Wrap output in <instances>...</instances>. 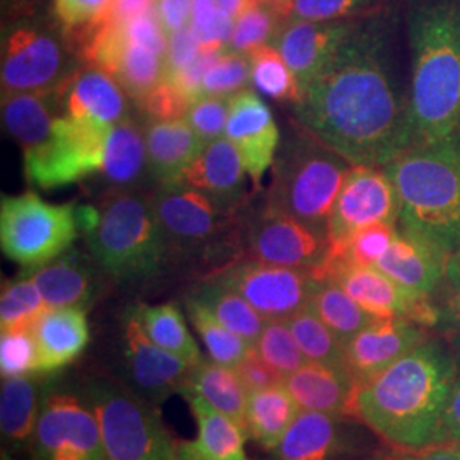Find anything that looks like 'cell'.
Masks as SVG:
<instances>
[{"label":"cell","mask_w":460,"mask_h":460,"mask_svg":"<svg viewBox=\"0 0 460 460\" xmlns=\"http://www.w3.org/2000/svg\"><path fill=\"white\" fill-rule=\"evenodd\" d=\"M294 111L298 127L349 164L384 167L411 147L410 89L395 68L389 21L355 22Z\"/></svg>","instance_id":"obj_1"},{"label":"cell","mask_w":460,"mask_h":460,"mask_svg":"<svg viewBox=\"0 0 460 460\" xmlns=\"http://www.w3.org/2000/svg\"><path fill=\"white\" fill-rule=\"evenodd\" d=\"M456 376L457 363L450 346L428 340L357 389L353 416L394 447L427 450L435 440Z\"/></svg>","instance_id":"obj_2"},{"label":"cell","mask_w":460,"mask_h":460,"mask_svg":"<svg viewBox=\"0 0 460 460\" xmlns=\"http://www.w3.org/2000/svg\"><path fill=\"white\" fill-rule=\"evenodd\" d=\"M411 147L460 128V5L425 0L410 13Z\"/></svg>","instance_id":"obj_3"},{"label":"cell","mask_w":460,"mask_h":460,"mask_svg":"<svg viewBox=\"0 0 460 460\" xmlns=\"http://www.w3.org/2000/svg\"><path fill=\"white\" fill-rule=\"evenodd\" d=\"M384 169L401 199L399 226L450 254L460 251V128L437 142L406 148Z\"/></svg>","instance_id":"obj_4"},{"label":"cell","mask_w":460,"mask_h":460,"mask_svg":"<svg viewBox=\"0 0 460 460\" xmlns=\"http://www.w3.org/2000/svg\"><path fill=\"white\" fill-rule=\"evenodd\" d=\"M96 263L116 279H146L157 275L167 256L169 241L150 197L116 191L101 208H77Z\"/></svg>","instance_id":"obj_5"},{"label":"cell","mask_w":460,"mask_h":460,"mask_svg":"<svg viewBox=\"0 0 460 460\" xmlns=\"http://www.w3.org/2000/svg\"><path fill=\"white\" fill-rule=\"evenodd\" d=\"M351 165L302 127L290 130L271 167L266 205L328 230L329 215Z\"/></svg>","instance_id":"obj_6"},{"label":"cell","mask_w":460,"mask_h":460,"mask_svg":"<svg viewBox=\"0 0 460 460\" xmlns=\"http://www.w3.org/2000/svg\"><path fill=\"white\" fill-rule=\"evenodd\" d=\"M85 401L96 414L108 460H180L178 442L144 399L108 380H93Z\"/></svg>","instance_id":"obj_7"},{"label":"cell","mask_w":460,"mask_h":460,"mask_svg":"<svg viewBox=\"0 0 460 460\" xmlns=\"http://www.w3.org/2000/svg\"><path fill=\"white\" fill-rule=\"evenodd\" d=\"M77 207L53 205L36 193L2 197L0 246L14 263L34 270L57 260L79 234Z\"/></svg>","instance_id":"obj_8"},{"label":"cell","mask_w":460,"mask_h":460,"mask_svg":"<svg viewBox=\"0 0 460 460\" xmlns=\"http://www.w3.org/2000/svg\"><path fill=\"white\" fill-rule=\"evenodd\" d=\"M60 40L33 21H21L2 36V94L57 91L74 75Z\"/></svg>","instance_id":"obj_9"},{"label":"cell","mask_w":460,"mask_h":460,"mask_svg":"<svg viewBox=\"0 0 460 460\" xmlns=\"http://www.w3.org/2000/svg\"><path fill=\"white\" fill-rule=\"evenodd\" d=\"M110 132L75 123L64 113L43 146L24 152L26 180L36 188L55 190L101 174Z\"/></svg>","instance_id":"obj_10"},{"label":"cell","mask_w":460,"mask_h":460,"mask_svg":"<svg viewBox=\"0 0 460 460\" xmlns=\"http://www.w3.org/2000/svg\"><path fill=\"white\" fill-rule=\"evenodd\" d=\"M154 210L169 241V247L184 252H212L226 246L232 232V212L212 198L182 184H157L150 195Z\"/></svg>","instance_id":"obj_11"},{"label":"cell","mask_w":460,"mask_h":460,"mask_svg":"<svg viewBox=\"0 0 460 460\" xmlns=\"http://www.w3.org/2000/svg\"><path fill=\"white\" fill-rule=\"evenodd\" d=\"M212 279L244 296L266 321H287L309 305L319 281L309 270L261 263L252 258L232 261Z\"/></svg>","instance_id":"obj_12"},{"label":"cell","mask_w":460,"mask_h":460,"mask_svg":"<svg viewBox=\"0 0 460 460\" xmlns=\"http://www.w3.org/2000/svg\"><path fill=\"white\" fill-rule=\"evenodd\" d=\"M31 445L34 460H108L96 414L62 391H47Z\"/></svg>","instance_id":"obj_13"},{"label":"cell","mask_w":460,"mask_h":460,"mask_svg":"<svg viewBox=\"0 0 460 460\" xmlns=\"http://www.w3.org/2000/svg\"><path fill=\"white\" fill-rule=\"evenodd\" d=\"M244 243L247 258L309 271L323 264L329 251L328 230L317 229L266 203L263 210L247 222Z\"/></svg>","instance_id":"obj_14"},{"label":"cell","mask_w":460,"mask_h":460,"mask_svg":"<svg viewBox=\"0 0 460 460\" xmlns=\"http://www.w3.org/2000/svg\"><path fill=\"white\" fill-rule=\"evenodd\" d=\"M401 199L387 171L378 165H351L329 215V247H340L374 224H399Z\"/></svg>","instance_id":"obj_15"},{"label":"cell","mask_w":460,"mask_h":460,"mask_svg":"<svg viewBox=\"0 0 460 460\" xmlns=\"http://www.w3.org/2000/svg\"><path fill=\"white\" fill-rule=\"evenodd\" d=\"M193 365L155 345L132 309L127 313L123 321V368L133 394L148 404H161L169 395L181 393Z\"/></svg>","instance_id":"obj_16"},{"label":"cell","mask_w":460,"mask_h":460,"mask_svg":"<svg viewBox=\"0 0 460 460\" xmlns=\"http://www.w3.org/2000/svg\"><path fill=\"white\" fill-rule=\"evenodd\" d=\"M328 279L340 283L348 296L377 319L404 317L423 328L442 324V311L435 296L408 292L376 266H338Z\"/></svg>","instance_id":"obj_17"},{"label":"cell","mask_w":460,"mask_h":460,"mask_svg":"<svg viewBox=\"0 0 460 460\" xmlns=\"http://www.w3.org/2000/svg\"><path fill=\"white\" fill-rule=\"evenodd\" d=\"M427 341V329L410 319H376L346 343V370L358 389Z\"/></svg>","instance_id":"obj_18"},{"label":"cell","mask_w":460,"mask_h":460,"mask_svg":"<svg viewBox=\"0 0 460 460\" xmlns=\"http://www.w3.org/2000/svg\"><path fill=\"white\" fill-rule=\"evenodd\" d=\"M226 137L237 148L249 180L260 190L277 159L279 130L271 110L254 91L246 89L230 98Z\"/></svg>","instance_id":"obj_19"},{"label":"cell","mask_w":460,"mask_h":460,"mask_svg":"<svg viewBox=\"0 0 460 460\" xmlns=\"http://www.w3.org/2000/svg\"><path fill=\"white\" fill-rule=\"evenodd\" d=\"M353 28L355 21L287 19L271 45L281 53L304 89L328 66Z\"/></svg>","instance_id":"obj_20"},{"label":"cell","mask_w":460,"mask_h":460,"mask_svg":"<svg viewBox=\"0 0 460 460\" xmlns=\"http://www.w3.org/2000/svg\"><path fill=\"white\" fill-rule=\"evenodd\" d=\"M448 258L444 247L397 224L394 241L376 268L408 292L435 296L444 283Z\"/></svg>","instance_id":"obj_21"},{"label":"cell","mask_w":460,"mask_h":460,"mask_svg":"<svg viewBox=\"0 0 460 460\" xmlns=\"http://www.w3.org/2000/svg\"><path fill=\"white\" fill-rule=\"evenodd\" d=\"M66 115L85 127L110 132L130 116L128 94L113 75L89 66L64 85Z\"/></svg>","instance_id":"obj_22"},{"label":"cell","mask_w":460,"mask_h":460,"mask_svg":"<svg viewBox=\"0 0 460 460\" xmlns=\"http://www.w3.org/2000/svg\"><path fill=\"white\" fill-rule=\"evenodd\" d=\"M182 184L212 198L227 212H237L246 193V169L227 137L210 142L182 174Z\"/></svg>","instance_id":"obj_23"},{"label":"cell","mask_w":460,"mask_h":460,"mask_svg":"<svg viewBox=\"0 0 460 460\" xmlns=\"http://www.w3.org/2000/svg\"><path fill=\"white\" fill-rule=\"evenodd\" d=\"M300 411L353 416L357 384L343 367L305 362L283 380Z\"/></svg>","instance_id":"obj_24"},{"label":"cell","mask_w":460,"mask_h":460,"mask_svg":"<svg viewBox=\"0 0 460 460\" xmlns=\"http://www.w3.org/2000/svg\"><path fill=\"white\" fill-rule=\"evenodd\" d=\"M40 374H51L75 362L89 345V321L83 307L47 309L34 323Z\"/></svg>","instance_id":"obj_25"},{"label":"cell","mask_w":460,"mask_h":460,"mask_svg":"<svg viewBox=\"0 0 460 460\" xmlns=\"http://www.w3.org/2000/svg\"><path fill=\"white\" fill-rule=\"evenodd\" d=\"M62 89L45 93L2 94V121L9 135L22 147V154L43 146L58 118L66 113Z\"/></svg>","instance_id":"obj_26"},{"label":"cell","mask_w":460,"mask_h":460,"mask_svg":"<svg viewBox=\"0 0 460 460\" xmlns=\"http://www.w3.org/2000/svg\"><path fill=\"white\" fill-rule=\"evenodd\" d=\"M144 133L148 174L157 184L181 181L184 171L205 146L184 118L148 119Z\"/></svg>","instance_id":"obj_27"},{"label":"cell","mask_w":460,"mask_h":460,"mask_svg":"<svg viewBox=\"0 0 460 460\" xmlns=\"http://www.w3.org/2000/svg\"><path fill=\"white\" fill-rule=\"evenodd\" d=\"M28 275L36 283L49 309H85L96 294L94 273L79 251H66L57 260L30 270Z\"/></svg>","instance_id":"obj_28"},{"label":"cell","mask_w":460,"mask_h":460,"mask_svg":"<svg viewBox=\"0 0 460 460\" xmlns=\"http://www.w3.org/2000/svg\"><path fill=\"white\" fill-rule=\"evenodd\" d=\"M45 394L40 374L2 378L0 429L9 444L22 447L33 442Z\"/></svg>","instance_id":"obj_29"},{"label":"cell","mask_w":460,"mask_h":460,"mask_svg":"<svg viewBox=\"0 0 460 460\" xmlns=\"http://www.w3.org/2000/svg\"><path fill=\"white\" fill-rule=\"evenodd\" d=\"M340 416L300 411L273 450L275 460H336L341 447Z\"/></svg>","instance_id":"obj_30"},{"label":"cell","mask_w":460,"mask_h":460,"mask_svg":"<svg viewBox=\"0 0 460 460\" xmlns=\"http://www.w3.org/2000/svg\"><path fill=\"white\" fill-rule=\"evenodd\" d=\"M181 394L201 397L215 410L226 412L244 427L249 391L239 377L235 367L217 363L212 358H201L193 365L184 380Z\"/></svg>","instance_id":"obj_31"},{"label":"cell","mask_w":460,"mask_h":460,"mask_svg":"<svg viewBox=\"0 0 460 460\" xmlns=\"http://www.w3.org/2000/svg\"><path fill=\"white\" fill-rule=\"evenodd\" d=\"M148 174L147 146L142 125L128 116L110 132L101 176L115 191H128Z\"/></svg>","instance_id":"obj_32"},{"label":"cell","mask_w":460,"mask_h":460,"mask_svg":"<svg viewBox=\"0 0 460 460\" xmlns=\"http://www.w3.org/2000/svg\"><path fill=\"white\" fill-rule=\"evenodd\" d=\"M298 412L300 408L283 384L249 393L244 416L247 438L273 452Z\"/></svg>","instance_id":"obj_33"},{"label":"cell","mask_w":460,"mask_h":460,"mask_svg":"<svg viewBox=\"0 0 460 460\" xmlns=\"http://www.w3.org/2000/svg\"><path fill=\"white\" fill-rule=\"evenodd\" d=\"M197 420L198 450L208 460H249L246 456L247 433L241 423L198 395L184 394Z\"/></svg>","instance_id":"obj_34"},{"label":"cell","mask_w":460,"mask_h":460,"mask_svg":"<svg viewBox=\"0 0 460 460\" xmlns=\"http://www.w3.org/2000/svg\"><path fill=\"white\" fill-rule=\"evenodd\" d=\"M106 72L115 77L130 98L140 101L164 81L165 57L135 43L125 31V38Z\"/></svg>","instance_id":"obj_35"},{"label":"cell","mask_w":460,"mask_h":460,"mask_svg":"<svg viewBox=\"0 0 460 460\" xmlns=\"http://www.w3.org/2000/svg\"><path fill=\"white\" fill-rule=\"evenodd\" d=\"M191 296L214 314L226 328L244 338L251 345L256 343L266 324V319L244 296L214 279L199 283Z\"/></svg>","instance_id":"obj_36"},{"label":"cell","mask_w":460,"mask_h":460,"mask_svg":"<svg viewBox=\"0 0 460 460\" xmlns=\"http://www.w3.org/2000/svg\"><path fill=\"white\" fill-rule=\"evenodd\" d=\"M132 311L155 345L188 362L197 363L203 358L197 341L184 321V315L176 304H138L132 307Z\"/></svg>","instance_id":"obj_37"},{"label":"cell","mask_w":460,"mask_h":460,"mask_svg":"<svg viewBox=\"0 0 460 460\" xmlns=\"http://www.w3.org/2000/svg\"><path fill=\"white\" fill-rule=\"evenodd\" d=\"M309 305L345 345L377 319L348 296L340 283L331 279L317 281Z\"/></svg>","instance_id":"obj_38"},{"label":"cell","mask_w":460,"mask_h":460,"mask_svg":"<svg viewBox=\"0 0 460 460\" xmlns=\"http://www.w3.org/2000/svg\"><path fill=\"white\" fill-rule=\"evenodd\" d=\"M287 19L288 5L281 0H251L234 22L226 51L249 55L263 45H271Z\"/></svg>","instance_id":"obj_39"},{"label":"cell","mask_w":460,"mask_h":460,"mask_svg":"<svg viewBox=\"0 0 460 460\" xmlns=\"http://www.w3.org/2000/svg\"><path fill=\"white\" fill-rule=\"evenodd\" d=\"M186 311L201 343L208 351V358L214 362L235 367L252 349L249 341L226 328L195 296H188L186 298Z\"/></svg>","instance_id":"obj_40"},{"label":"cell","mask_w":460,"mask_h":460,"mask_svg":"<svg viewBox=\"0 0 460 460\" xmlns=\"http://www.w3.org/2000/svg\"><path fill=\"white\" fill-rule=\"evenodd\" d=\"M287 324L307 362L346 368L345 343L314 313L311 305L290 315Z\"/></svg>","instance_id":"obj_41"},{"label":"cell","mask_w":460,"mask_h":460,"mask_svg":"<svg viewBox=\"0 0 460 460\" xmlns=\"http://www.w3.org/2000/svg\"><path fill=\"white\" fill-rule=\"evenodd\" d=\"M251 68V85L264 96L296 104L302 87L296 74L273 45H263L247 55Z\"/></svg>","instance_id":"obj_42"},{"label":"cell","mask_w":460,"mask_h":460,"mask_svg":"<svg viewBox=\"0 0 460 460\" xmlns=\"http://www.w3.org/2000/svg\"><path fill=\"white\" fill-rule=\"evenodd\" d=\"M47 304L30 275L4 283L0 296V329L33 328Z\"/></svg>","instance_id":"obj_43"},{"label":"cell","mask_w":460,"mask_h":460,"mask_svg":"<svg viewBox=\"0 0 460 460\" xmlns=\"http://www.w3.org/2000/svg\"><path fill=\"white\" fill-rule=\"evenodd\" d=\"M252 348L283 380L307 362L296 345L287 321L281 319L266 321L263 331Z\"/></svg>","instance_id":"obj_44"},{"label":"cell","mask_w":460,"mask_h":460,"mask_svg":"<svg viewBox=\"0 0 460 460\" xmlns=\"http://www.w3.org/2000/svg\"><path fill=\"white\" fill-rule=\"evenodd\" d=\"M251 85V68L247 55L222 51L201 81L199 96L232 98Z\"/></svg>","instance_id":"obj_45"},{"label":"cell","mask_w":460,"mask_h":460,"mask_svg":"<svg viewBox=\"0 0 460 460\" xmlns=\"http://www.w3.org/2000/svg\"><path fill=\"white\" fill-rule=\"evenodd\" d=\"M40 374V357L33 329H7L0 334V376L22 377Z\"/></svg>","instance_id":"obj_46"},{"label":"cell","mask_w":460,"mask_h":460,"mask_svg":"<svg viewBox=\"0 0 460 460\" xmlns=\"http://www.w3.org/2000/svg\"><path fill=\"white\" fill-rule=\"evenodd\" d=\"M191 31L205 53L226 51L234 21L218 7L217 0H193Z\"/></svg>","instance_id":"obj_47"},{"label":"cell","mask_w":460,"mask_h":460,"mask_svg":"<svg viewBox=\"0 0 460 460\" xmlns=\"http://www.w3.org/2000/svg\"><path fill=\"white\" fill-rule=\"evenodd\" d=\"M229 113L230 98L199 96L190 104L184 119L191 130L197 133L198 138L207 146L226 137Z\"/></svg>","instance_id":"obj_48"},{"label":"cell","mask_w":460,"mask_h":460,"mask_svg":"<svg viewBox=\"0 0 460 460\" xmlns=\"http://www.w3.org/2000/svg\"><path fill=\"white\" fill-rule=\"evenodd\" d=\"M111 0H53V14L68 33L85 38L106 17Z\"/></svg>","instance_id":"obj_49"},{"label":"cell","mask_w":460,"mask_h":460,"mask_svg":"<svg viewBox=\"0 0 460 460\" xmlns=\"http://www.w3.org/2000/svg\"><path fill=\"white\" fill-rule=\"evenodd\" d=\"M377 0H290L288 19L302 21H348L374 5Z\"/></svg>","instance_id":"obj_50"},{"label":"cell","mask_w":460,"mask_h":460,"mask_svg":"<svg viewBox=\"0 0 460 460\" xmlns=\"http://www.w3.org/2000/svg\"><path fill=\"white\" fill-rule=\"evenodd\" d=\"M142 108V113L148 119H180L186 116V111L193 99L186 91L169 79H164L155 89H152L140 101H137Z\"/></svg>","instance_id":"obj_51"},{"label":"cell","mask_w":460,"mask_h":460,"mask_svg":"<svg viewBox=\"0 0 460 460\" xmlns=\"http://www.w3.org/2000/svg\"><path fill=\"white\" fill-rule=\"evenodd\" d=\"M199 55H201L199 43L190 26L178 33L167 36L165 77H172V75L180 74L186 66H191Z\"/></svg>","instance_id":"obj_52"},{"label":"cell","mask_w":460,"mask_h":460,"mask_svg":"<svg viewBox=\"0 0 460 460\" xmlns=\"http://www.w3.org/2000/svg\"><path fill=\"white\" fill-rule=\"evenodd\" d=\"M437 294H442V302L438 304L442 311V323L460 329V251L450 254L444 283Z\"/></svg>","instance_id":"obj_53"},{"label":"cell","mask_w":460,"mask_h":460,"mask_svg":"<svg viewBox=\"0 0 460 460\" xmlns=\"http://www.w3.org/2000/svg\"><path fill=\"white\" fill-rule=\"evenodd\" d=\"M460 442V370L447 397L444 412L431 447L456 445Z\"/></svg>","instance_id":"obj_54"},{"label":"cell","mask_w":460,"mask_h":460,"mask_svg":"<svg viewBox=\"0 0 460 460\" xmlns=\"http://www.w3.org/2000/svg\"><path fill=\"white\" fill-rule=\"evenodd\" d=\"M125 31L135 43L144 45V47L154 49V51H157V53L165 57V53H167V34H165L164 28H163V24H161V21H159L155 13L137 17L130 22H127Z\"/></svg>","instance_id":"obj_55"},{"label":"cell","mask_w":460,"mask_h":460,"mask_svg":"<svg viewBox=\"0 0 460 460\" xmlns=\"http://www.w3.org/2000/svg\"><path fill=\"white\" fill-rule=\"evenodd\" d=\"M235 370H237L239 377L243 378L249 393L283 384V378L279 377V374L264 362L263 358L254 351V348L249 351V355L243 362L235 365Z\"/></svg>","instance_id":"obj_56"},{"label":"cell","mask_w":460,"mask_h":460,"mask_svg":"<svg viewBox=\"0 0 460 460\" xmlns=\"http://www.w3.org/2000/svg\"><path fill=\"white\" fill-rule=\"evenodd\" d=\"M155 14L167 36L178 33L191 24L193 0H157Z\"/></svg>","instance_id":"obj_57"},{"label":"cell","mask_w":460,"mask_h":460,"mask_svg":"<svg viewBox=\"0 0 460 460\" xmlns=\"http://www.w3.org/2000/svg\"><path fill=\"white\" fill-rule=\"evenodd\" d=\"M155 4L157 0H111L102 21L127 24L137 17L155 13Z\"/></svg>","instance_id":"obj_58"},{"label":"cell","mask_w":460,"mask_h":460,"mask_svg":"<svg viewBox=\"0 0 460 460\" xmlns=\"http://www.w3.org/2000/svg\"><path fill=\"white\" fill-rule=\"evenodd\" d=\"M406 460H460V447L457 445L431 447V448L418 452L416 456Z\"/></svg>","instance_id":"obj_59"},{"label":"cell","mask_w":460,"mask_h":460,"mask_svg":"<svg viewBox=\"0 0 460 460\" xmlns=\"http://www.w3.org/2000/svg\"><path fill=\"white\" fill-rule=\"evenodd\" d=\"M249 2L251 0H217V4L222 9V13H226L234 22L249 5Z\"/></svg>","instance_id":"obj_60"},{"label":"cell","mask_w":460,"mask_h":460,"mask_svg":"<svg viewBox=\"0 0 460 460\" xmlns=\"http://www.w3.org/2000/svg\"><path fill=\"white\" fill-rule=\"evenodd\" d=\"M180 460H208L197 448L195 442H178Z\"/></svg>","instance_id":"obj_61"},{"label":"cell","mask_w":460,"mask_h":460,"mask_svg":"<svg viewBox=\"0 0 460 460\" xmlns=\"http://www.w3.org/2000/svg\"><path fill=\"white\" fill-rule=\"evenodd\" d=\"M448 346L454 353V358L457 363V370H460V329H454L448 336Z\"/></svg>","instance_id":"obj_62"},{"label":"cell","mask_w":460,"mask_h":460,"mask_svg":"<svg viewBox=\"0 0 460 460\" xmlns=\"http://www.w3.org/2000/svg\"><path fill=\"white\" fill-rule=\"evenodd\" d=\"M283 4H287V5H290V0H281Z\"/></svg>","instance_id":"obj_63"},{"label":"cell","mask_w":460,"mask_h":460,"mask_svg":"<svg viewBox=\"0 0 460 460\" xmlns=\"http://www.w3.org/2000/svg\"><path fill=\"white\" fill-rule=\"evenodd\" d=\"M456 445H457V447H460V442H459V444H456Z\"/></svg>","instance_id":"obj_64"}]
</instances>
